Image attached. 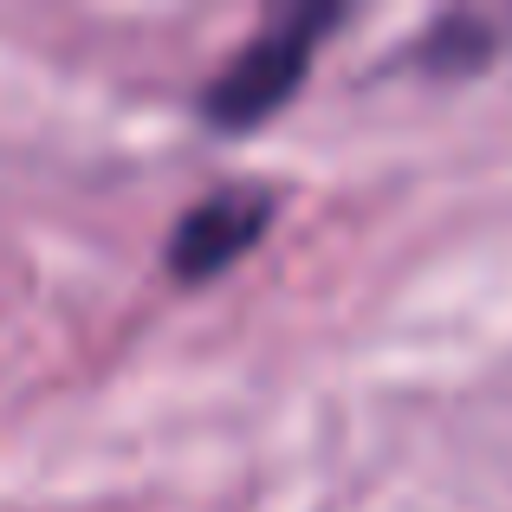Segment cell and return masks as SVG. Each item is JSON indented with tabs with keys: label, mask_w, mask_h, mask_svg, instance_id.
Listing matches in <instances>:
<instances>
[{
	"label": "cell",
	"mask_w": 512,
	"mask_h": 512,
	"mask_svg": "<svg viewBox=\"0 0 512 512\" xmlns=\"http://www.w3.org/2000/svg\"><path fill=\"white\" fill-rule=\"evenodd\" d=\"M273 227V195L253 182H227L214 195H201L195 208L182 214L169 240V273L175 279H214L253 247V240Z\"/></svg>",
	"instance_id": "cell-2"
},
{
	"label": "cell",
	"mask_w": 512,
	"mask_h": 512,
	"mask_svg": "<svg viewBox=\"0 0 512 512\" xmlns=\"http://www.w3.org/2000/svg\"><path fill=\"white\" fill-rule=\"evenodd\" d=\"M331 20H338L331 7L286 13V20H273L260 39H247L240 59L208 85V104H201L208 124L214 130H253V124H266V117L299 91L305 65H312V46H318V33H325Z\"/></svg>",
	"instance_id": "cell-1"
}]
</instances>
